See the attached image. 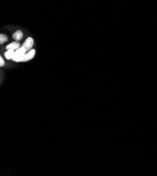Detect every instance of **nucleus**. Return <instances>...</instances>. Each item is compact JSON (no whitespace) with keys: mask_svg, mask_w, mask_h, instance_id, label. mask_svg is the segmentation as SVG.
Here are the masks:
<instances>
[{"mask_svg":"<svg viewBox=\"0 0 157 176\" xmlns=\"http://www.w3.org/2000/svg\"><path fill=\"white\" fill-rule=\"evenodd\" d=\"M26 52L27 51L25 49V48L21 46V47L16 50L15 54H14V56L12 60L14 61H16V62H23V58Z\"/></svg>","mask_w":157,"mask_h":176,"instance_id":"nucleus-1","label":"nucleus"},{"mask_svg":"<svg viewBox=\"0 0 157 176\" xmlns=\"http://www.w3.org/2000/svg\"><path fill=\"white\" fill-rule=\"evenodd\" d=\"M33 43H34V41H33V38L29 37V38H27L26 40H25V41L23 43V44L22 46L25 48V49L27 51H30L32 48H33Z\"/></svg>","mask_w":157,"mask_h":176,"instance_id":"nucleus-2","label":"nucleus"},{"mask_svg":"<svg viewBox=\"0 0 157 176\" xmlns=\"http://www.w3.org/2000/svg\"><path fill=\"white\" fill-rule=\"evenodd\" d=\"M35 51L34 49L33 50H30V51H29L28 52L26 53L25 55V56H24L23 60V62H26V61L30 60H32L34 58V56H35Z\"/></svg>","mask_w":157,"mask_h":176,"instance_id":"nucleus-3","label":"nucleus"},{"mask_svg":"<svg viewBox=\"0 0 157 176\" xmlns=\"http://www.w3.org/2000/svg\"><path fill=\"white\" fill-rule=\"evenodd\" d=\"M20 48V43L18 42H12L11 43H9V45L6 46V48L7 50H13V51H16L17 50L18 48Z\"/></svg>","mask_w":157,"mask_h":176,"instance_id":"nucleus-4","label":"nucleus"},{"mask_svg":"<svg viewBox=\"0 0 157 176\" xmlns=\"http://www.w3.org/2000/svg\"><path fill=\"white\" fill-rule=\"evenodd\" d=\"M23 37V32L21 30H17L16 32H15L13 35V38L14 39L16 40V41H19L21 40Z\"/></svg>","mask_w":157,"mask_h":176,"instance_id":"nucleus-5","label":"nucleus"},{"mask_svg":"<svg viewBox=\"0 0 157 176\" xmlns=\"http://www.w3.org/2000/svg\"><path fill=\"white\" fill-rule=\"evenodd\" d=\"M14 54H15V51H13V50H7V51L4 54V56H5L6 59L10 60L13 59Z\"/></svg>","mask_w":157,"mask_h":176,"instance_id":"nucleus-6","label":"nucleus"},{"mask_svg":"<svg viewBox=\"0 0 157 176\" xmlns=\"http://www.w3.org/2000/svg\"><path fill=\"white\" fill-rule=\"evenodd\" d=\"M7 40H8V38L6 35H2V34L0 35V43H3L4 42H6V41H7Z\"/></svg>","mask_w":157,"mask_h":176,"instance_id":"nucleus-7","label":"nucleus"},{"mask_svg":"<svg viewBox=\"0 0 157 176\" xmlns=\"http://www.w3.org/2000/svg\"><path fill=\"white\" fill-rule=\"evenodd\" d=\"M4 60H3V58H2V57H0V66H1V67H2V66H4Z\"/></svg>","mask_w":157,"mask_h":176,"instance_id":"nucleus-8","label":"nucleus"}]
</instances>
